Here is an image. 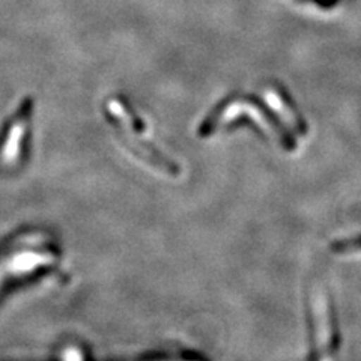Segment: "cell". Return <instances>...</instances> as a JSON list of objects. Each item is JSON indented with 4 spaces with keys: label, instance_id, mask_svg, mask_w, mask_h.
Returning a JSON list of instances; mask_svg holds the SVG:
<instances>
[{
    "label": "cell",
    "instance_id": "1",
    "mask_svg": "<svg viewBox=\"0 0 361 361\" xmlns=\"http://www.w3.org/2000/svg\"><path fill=\"white\" fill-rule=\"evenodd\" d=\"M29 113H30L29 106L23 107V110L17 115L13 127H11V130H9L2 154H0V157H2V161L5 164H13L17 160L18 151H20V143H21L23 137H25L27 123H29Z\"/></svg>",
    "mask_w": 361,
    "mask_h": 361
},
{
    "label": "cell",
    "instance_id": "2",
    "mask_svg": "<svg viewBox=\"0 0 361 361\" xmlns=\"http://www.w3.org/2000/svg\"><path fill=\"white\" fill-rule=\"evenodd\" d=\"M53 261V256L47 253H21L14 255L6 259L5 264L0 267V274H21L29 273V271L35 269L39 265L50 264Z\"/></svg>",
    "mask_w": 361,
    "mask_h": 361
},
{
    "label": "cell",
    "instance_id": "3",
    "mask_svg": "<svg viewBox=\"0 0 361 361\" xmlns=\"http://www.w3.org/2000/svg\"><path fill=\"white\" fill-rule=\"evenodd\" d=\"M331 250L338 255L360 252L361 250V235L355 236V238L342 240V241H337V243L331 244Z\"/></svg>",
    "mask_w": 361,
    "mask_h": 361
}]
</instances>
